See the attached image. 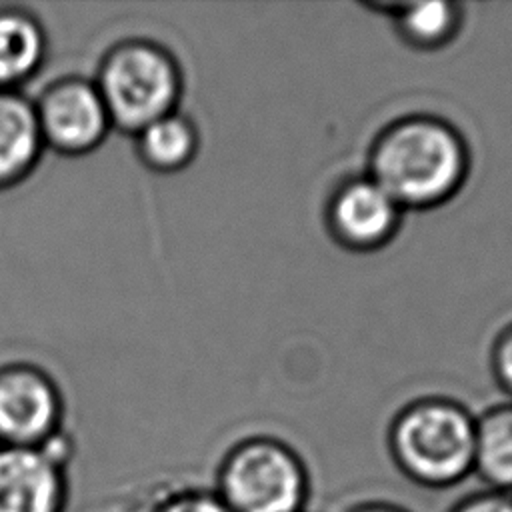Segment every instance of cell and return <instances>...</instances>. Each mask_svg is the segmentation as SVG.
Wrapping results in <instances>:
<instances>
[{"mask_svg": "<svg viewBox=\"0 0 512 512\" xmlns=\"http://www.w3.org/2000/svg\"><path fill=\"white\" fill-rule=\"evenodd\" d=\"M468 148L442 118L412 114L388 124L370 148L368 176L404 208L450 200L468 174Z\"/></svg>", "mask_w": 512, "mask_h": 512, "instance_id": "obj_1", "label": "cell"}, {"mask_svg": "<svg viewBox=\"0 0 512 512\" xmlns=\"http://www.w3.org/2000/svg\"><path fill=\"white\" fill-rule=\"evenodd\" d=\"M476 418L448 398L406 404L388 428V452L396 470L426 490H446L474 472Z\"/></svg>", "mask_w": 512, "mask_h": 512, "instance_id": "obj_2", "label": "cell"}, {"mask_svg": "<svg viewBox=\"0 0 512 512\" xmlns=\"http://www.w3.org/2000/svg\"><path fill=\"white\" fill-rule=\"evenodd\" d=\"M94 84L112 130L132 136L178 110L182 96V72L174 54L146 38H128L110 46L98 64Z\"/></svg>", "mask_w": 512, "mask_h": 512, "instance_id": "obj_3", "label": "cell"}, {"mask_svg": "<svg viewBox=\"0 0 512 512\" xmlns=\"http://www.w3.org/2000/svg\"><path fill=\"white\" fill-rule=\"evenodd\" d=\"M212 488L230 512H308L312 494L304 458L268 434L234 442L216 466Z\"/></svg>", "mask_w": 512, "mask_h": 512, "instance_id": "obj_4", "label": "cell"}, {"mask_svg": "<svg viewBox=\"0 0 512 512\" xmlns=\"http://www.w3.org/2000/svg\"><path fill=\"white\" fill-rule=\"evenodd\" d=\"M36 120L46 150L62 156L94 152L112 132V122L94 80L62 76L34 100Z\"/></svg>", "mask_w": 512, "mask_h": 512, "instance_id": "obj_5", "label": "cell"}, {"mask_svg": "<svg viewBox=\"0 0 512 512\" xmlns=\"http://www.w3.org/2000/svg\"><path fill=\"white\" fill-rule=\"evenodd\" d=\"M64 430V398L36 364L0 366V446H44Z\"/></svg>", "mask_w": 512, "mask_h": 512, "instance_id": "obj_6", "label": "cell"}, {"mask_svg": "<svg viewBox=\"0 0 512 512\" xmlns=\"http://www.w3.org/2000/svg\"><path fill=\"white\" fill-rule=\"evenodd\" d=\"M68 464L44 446H0V512H66Z\"/></svg>", "mask_w": 512, "mask_h": 512, "instance_id": "obj_7", "label": "cell"}, {"mask_svg": "<svg viewBox=\"0 0 512 512\" xmlns=\"http://www.w3.org/2000/svg\"><path fill=\"white\" fill-rule=\"evenodd\" d=\"M402 208L368 174L344 180L330 196L326 222L336 242L352 250H376L398 230Z\"/></svg>", "mask_w": 512, "mask_h": 512, "instance_id": "obj_8", "label": "cell"}, {"mask_svg": "<svg viewBox=\"0 0 512 512\" xmlns=\"http://www.w3.org/2000/svg\"><path fill=\"white\" fill-rule=\"evenodd\" d=\"M44 150L34 100L20 90H0V192L30 178Z\"/></svg>", "mask_w": 512, "mask_h": 512, "instance_id": "obj_9", "label": "cell"}, {"mask_svg": "<svg viewBox=\"0 0 512 512\" xmlns=\"http://www.w3.org/2000/svg\"><path fill=\"white\" fill-rule=\"evenodd\" d=\"M48 34L38 16L18 6H0V90H20L44 66Z\"/></svg>", "mask_w": 512, "mask_h": 512, "instance_id": "obj_10", "label": "cell"}, {"mask_svg": "<svg viewBox=\"0 0 512 512\" xmlns=\"http://www.w3.org/2000/svg\"><path fill=\"white\" fill-rule=\"evenodd\" d=\"M136 156L152 172L172 174L186 168L198 152V130L178 110L150 122L134 134Z\"/></svg>", "mask_w": 512, "mask_h": 512, "instance_id": "obj_11", "label": "cell"}, {"mask_svg": "<svg viewBox=\"0 0 512 512\" xmlns=\"http://www.w3.org/2000/svg\"><path fill=\"white\" fill-rule=\"evenodd\" d=\"M472 474L484 488L512 494V402L476 416Z\"/></svg>", "mask_w": 512, "mask_h": 512, "instance_id": "obj_12", "label": "cell"}, {"mask_svg": "<svg viewBox=\"0 0 512 512\" xmlns=\"http://www.w3.org/2000/svg\"><path fill=\"white\" fill-rule=\"evenodd\" d=\"M390 10L398 36L418 50H434L448 44L462 24V8L456 2H408L392 4Z\"/></svg>", "mask_w": 512, "mask_h": 512, "instance_id": "obj_13", "label": "cell"}, {"mask_svg": "<svg viewBox=\"0 0 512 512\" xmlns=\"http://www.w3.org/2000/svg\"><path fill=\"white\" fill-rule=\"evenodd\" d=\"M146 512H230L216 490L204 484H172L160 490Z\"/></svg>", "mask_w": 512, "mask_h": 512, "instance_id": "obj_14", "label": "cell"}, {"mask_svg": "<svg viewBox=\"0 0 512 512\" xmlns=\"http://www.w3.org/2000/svg\"><path fill=\"white\" fill-rule=\"evenodd\" d=\"M446 512H512V494L482 486L458 498Z\"/></svg>", "mask_w": 512, "mask_h": 512, "instance_id": "obj_15", "label": "cell"}, {"mask_svg": "<svg viewBox=\"0 0 512 512\" xmlns=\"http://www.w3.org/2000/svg\"><path fill=\"white\" fill-rule=\"evenodd\" d=\"M492 366L500 386L512 396V324L496 338L492 350Z\"/></svg>", "mask_w": 512, "mask_h": 512, "instance_id": "obj_16", "label": "cell"}, {"mask_svg": "<svg viewBox=\"0 0 512 512\" xmlns=\"http://www.w3.org/2000/svg\"><path fill=\"white\" fill-rule=\"evenodd\" d=\"M344 512H412L406 506L386 498H366L348 506Z\"/></svg>", "mask_w": 512, "mask_h": 512, "instance_id": "obj_17", "label": "cell"}]
</instances>
